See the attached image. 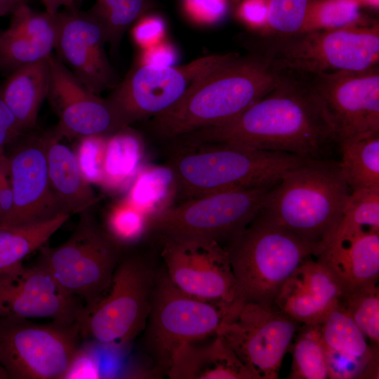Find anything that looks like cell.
<instances>
[{"label":"cell","mask_w":379,"mask_h":379,"mask_svg":"<svg viewBox=\"0 0 379 379\" xmlns=\"http://www.w3.org/2000/svg\"><path fill=\"white\" fill-rule=\"evenodd\" d=\"M175 141L223 142L306 159H326L328 149L338 147L334 128L311 84L288 71L272 91L235 117Z\"/></svg>","instance_id":"1"},{"label":"cell","mask_w":379,"mask_h":379,"mask_svg":"<svg viewBox=\"0 0 379 379\" xmlns=\"http://www.w3.org/2000/svg\"><path fill=\"white\" fill-rule=\"evenodd\" d=\"M283 71L256 50L231 55L198 79L184 96L147 119L149 132L168 143L194 131L228 121L263 98Z\"/></svg>","instance_id":"2"},{"label":"cell","mask_w":379,"mask_h":379,"mask_svg":"<svg viewBox=\"0 0 379 379\" xmlns=\"http://www.w3.org/2000/svg\"><path fill=\"white\" fill-rule=\"evenodd\" d=\"M169 145L166 167L179 202L208 194L276 185L309 159L223 142Z\"/></svg>","instance_id":"3"},{"label":"cell","mask_w":379,"mask_h":379,"mask_svg":"<svg viewBox=\"0 0 379 379\" xmlns=\"http://www.w3.org/2000/svg\"><path fill=\"white\" fill-rule=\"evenodd\" d=\"M350 192L338 161L309 159L283 175L261 211L312 246L317 256L337 227Z\"/></svg>","instance_id":"4"},{"label":"cell","mask_w":379,"mask_h":379,"mask_svg":"<svg viewBox=\"0 0 379 379\" xmlns=\"http://www.w3.org/2000/svg\"><path fill=\"white\" fill-rule=\"evenodd\" d=\"M236 282L234 302L274 306L286 279L316 249L269 218L261 209L229 244Z\"/></svg>","instance_id":"5"},{"label":"cell","mask_w":379,"mask_h":379,"mask_svg":"<svg viewBox=\"0 0 379 379\" xmlns=\"http://www.w3.org/2000/svg\"><path fill=\"white\" fill-rule=\"evenodd\" d=\"M255 50L280 71L314 75L378 66L379 26L368 23L287 36H266Z\"/></svg>","instance_id":"6"},{"label":"cell","mask_w":379,"mask_h":379,"mask_svg":"<svg viewBox=\"0 0 379 379\" xmlns=\"http://www.w3.org/2000/svg\"><path fill=\"white\" fill-rule=\"evenodd\" d=\"M124 246L101 227L89 211L61 244L39 249L36 264L88 310L107 291Z\"/></svg>","instance_id":"7"},{"label":"cell","mask_w":379,"mask_h":379,"mask_svg":"<svg viewBox=\"0 0 379 379\" xmlns=\"http://www.w3.org/2000/svg\"><path fill=\"white\" fill-rule=\"evenodd\" d=\"M157 276L142 255L124 251L106 293L79 316L81 338L114 348L128 345L145 328Z\"/></svg>","instance_id":"8"},{"label":"cell","mask_w":379,"mask_h":379,"mask_svg":"<svg viewBox=\"0 0 379 379\" xmlns=\"http://www.w3.org/2000/svg\"><path fill=\"white\" fill-rule=\"evenodd\" d=\"M241 307L236 303L200 300L178 289L165 272L157 274L145 343L156 370L167 374L175 352L185 343L215 335Z\"/></svg>","instance_id":"9"},{"label":"cell","mask_w":379,"mask_h":379,"mask_svg":"<svg viewBox=\"0 0 379 379\" xmlns=\"http://www.w3.org/2000/svg\"><path fill=\"white\" fill-rule=\"evenodd\" d=\"M274 185L215 193L167 206L150 218L148 233L227 248L262 208Z\"/></svg>","instance_id":"10"},{"label":"cell","mask_w":379,"mask_h":379,"mask_svg":"<svg viewBox=\"0 0 379 379\" xmlns=\"http://www.w3.org/2000/svg\"><path fill=\"white\" fill-rule=\"evenodd\" d=\"M78 322L0 318V364L11 379H63L79 348Z\"/></svg>","instance_id":"11"},{"label":"cell","mask_w":379,"mask_h":379,"mask_svg":"<svg viewBox=\"0 0 379 379\" xmlns=\"http://www.w3.org/2000/svg\"><path fill=\"white\" fill-rule=\"evenodd\" d=\"M300 324L274 306L248 302L220 326L216 335L223 338L255 379H277Z\"/></svg>","instance_id":"12"},{"label":"cell","mask_w":379,"mask_h":379,"mask_svg":"<svg viewBox=\"0 0 379 379\" xmlns=\"http://www.w3.org/2000/svg\"><path fill=\"white\" fill-rule=\"evenodd\" d=\"M230 54L208 55L179 67L140 64L117 84L108 98L128 126L149 119L179 101L198 79Z\"/></svg>","instance_id":"13"},{"label":"cell","mask_w":379,"mask_h":379,"mask_svg":"<svg viewBox=\"0 0 379 379\" xmlns=\"http://www.w3.org/2000/svg\"><path fill=\"white\" fill-rule=\"evenodd\" d=\"M156 239L164 272L178 289L206 302H234L236 282L226 247L214 241Z\"/></svg>","instance_id":"14"},{"label":"cell","mask_w":379,"mask_h":379,"mask_svg":"<svg viewBox=\"0 0 379 379\" xmlns=\"http://www.w3.org/2000/svg\"><path fill=\"white\" fill-rule=\"evenodd\" d=\"M310 76L337 141L379 134L378 66Z\"/></svg>","instance_id":"15"},{"label":"cell","mask_w":379,"mask_h":379,"mask_svg":"<svg viewBox=\"0 0 379 379\" xmlns=\"http://www.w3.org/2000/svg\"><path fill=\"white\" fill-rule=\"evenodd\" d=\"M47 95L58 121L53 130L60 138L109 137L128 127L119 111L84 86L55 54L48 57Z\"/></svg>","instance_id":"16"},{"label":"cell","mask_w":379,"mask_h":379,"mask_svg":"<svg viewBox=\"0 0 379 379\" xmlns=\"http://www.w3.org/2000/svg\"><path fill=\"white\" fill-rule=\"evenodd\" d=\"M83 307L36 263L22 262L0 273V318H44L71 325Z\"/></svg>","instance_id":"17"},{"label":"cell","mask_w":379,"mask_h":379,"mask_svg":"<svg viewBox=\"0 0 379 379\" xmlns=\"http://www.w3.org/2000/svg\"><path fill=\"white\" fill-rule=\"evenodd\" d=\"M55 55L89 91L99 95L115 86V75L108 60L104 28L88 12L75 8L56 14Z\"/></svg>","instance_id":"18"},{"label":"cell","mask_w":379,"mask_h":379,"mask_svg":"<svg viewBox=\"0 0 379 379\" xmlns=\"http://www.w3.org/2000/svg\"><path fill=\"white\" fill-rule=\"evenodd\" d=\"M22 139L8 156L14 206L1 226L37 223L62 213L50 185L44 135Z\"/></svg>","instance_id":"19"},{"label":"cell","mask_w":379,"mask_h":379,"mask_svg":"<svg viewBox=\"0 0 379 379\" xmlns=\"http://www.w3.org/2000/svg\"><path fill=\"white\" fill-rule=\"evenodd\" d=\"M344 288L316 257L305 260L284 283L274 306L304 324H321L338 305Z\"/></svg>","instance_id":"20"},{"label":"cell","mask_w":379,"mask_h":379,"mask_svg":"<svg viewBox=\"0 0 379 379\" xmlns=\"http://www.w3.org/2000/svg\"><path fill=\"white\" fill-rule=\"evenodd\" d=\"M344 288L378 282L379 232L332 235L316 257Z\"/></svg>","instance_id":"21"},{"label":"cell","mask_w":379,"mask_h":379,"mask_svg":"<svg viewBox=\"0 0 379 379\" xmlns=\"http://www.w3.org/2000/svg\"><path fill=\"white\" fill-rule=\"evenodd\" d=\"M51 190L62 213L89 211L100 200L84 178L75 153L52 131L43 134Z\"/></svg>","instance_id":"22"},{"label":"cell","mask_w":379,"mask_h":379,"mask_svg":"<svg viewBox=\"0 0 379 379\" xmlns=\"http://www.w3.org/2000/svg\"><path fill=\"white\" fill-rule=\"evenodd\" d=\"M215 335L206 345H181L166 375L171 379H255L223 338Z\"/></svg>","instance_id":"23"},{"label":"cell","mask_w":379,"mask_h":379,"mask_svg":"<svg viewBox=\"0 0 379 379\" xmlns=\"http://www.w3.org/2000/svg\"><path fill=\"white\" fill-rule=\"evenodd\" d=\"M50 82L48 58L19 67L11 72L1 86L5 102L23 132L34 128Z\"/></svg>","instance_id":"24"},{"label":"cell","mask_w":379,"mask_h":379,"mask_svg":"<svg viewBox=\"0 0 379 379\" xmlns=\"http://www.w3.org/2000/svg\"><path fill=\"white\" fill-rule=\"evenodd\" d=\"M69 218L62 213L37 223L0 226V273L23 262L27 256L46 245Z\"/></svg>","instance_id":"25"},{"label":"cell","mask_w":379,"mask_h":379,"mask_svg":"<svg viewBox=\"0 0 379 379\" xmlns=\"http://www.w3.org/2000/svg\"><path fill=\"white\" fill-rule=\"evenodd\" d=\"M341 172L351 191L379 188V134L338 142Z\"/></svg>","instance_id":"26"},{"label":"cell","mask_w":379,"mask_h":379,"mask_svg":"<svg viewBox=\"0 0 379 379\" xmlns=\"http://www.w3.org/2000/svg\"><path fill=\"white\" fill-rule=\"evenodd\" d=\"M325 347L343 355L367 361L379 359V350L372 348L362 331L339 305L321 324Z\"/></svg>","instance_id":"27"},{"label":"cell","mask_w":379,"mask_h":379,"mask_svg":"<svg viewBox=\"0 0 379 379\" xmlns=\"http://www.w3.org/2000/svg\"><path fill=\"white\" fill-rule=\"evenodd\" d=\"M299 326L293 345L291 379H327L321 324Z\"/></svg>","instance_id":"28"},{"label":"cell","mask_w":379,"mask_h":379,"mask_svg":"<svg viewBox=\"0 0 379 379\" xmlns=\"http://www.w3.org/2000/svg\"><path fill=\"white\" fill-rule=\"evenodd\" d=\"M338 305L352 319L371 347L379 350L378 282L344 290Z\"/></svg>","instance_id":"29"},{"label":"cell","mask_w":379,"mask_h":379,"mask_svg":"<svg viewBox=\"0 0 379 379\" xmlns=\"http://www.w3.org/2000/svg\"><path fill=\"white\" fill-rule=\"evenodd\" d=\"M126 128L107 140L102 185L121 186L130 179L138 160L139 144L137 138Z\"/></svg>","instance_id":"30"},{"label":"cell","mask_w":379,"mask_h":379,"mask_svg":"<svg viewBox=\"0 0 379 379\" xmlns=\"http://www.w3.org/2000/svg\"><path fill=\"white\" fill-rule=\"evenodd\" d=\"M359 0H316L310 6L299 33L366 25Z\"/></svg>","instance_id":"31"},{"label":"cell","mask_w":379,"mask_h":379,"mask_svg":"<svg viewBox=\"0 0 379 379\" xmlns=\"http://www.w3.org/2000/svg\"><path fill=\"white\" fill-rule=\"evenodd\" d=\"M357 232H379V188L351 191L333 234Z\"/></svg>","instance_id":"32"},{"label":"cell","mask_w":379,"mask_h":379,"mask_svg":"<svg viewBox=\"0 0 379 379\" xmlns=\"http://www.w3.org/2000/svg\"><path fill=\"white\" fill-rule=\"evenodd\" d=\"M12 13L7 30L21 34L51 52L55 50L58 34L56 14L36 12L23 2Z\"/></svg>","instance_id":"33"},{"label":"cell","mask_w":379,"mask_h":379,"mask_svg":"<svg viewBox=\"0 0 379 379\" xmlns=\"http://www.w3.org/2000/svg\"><path fill=\"white\" fill-rule=\"evenodd\" d=\"M149 218L124 200L110 210L105 229L124 247L138 242L148 233Z\"/></svg>","instance_id":"34"},{"label":"cell","mask_w":379,"mask_h":379,"mask_svg":"<svg viewBox=\"0 0 379 379\" xmlns=\"http://www.w3.org/2000/svg\"><path fill=\"white\" fill-rule=\"evenodd\" d=\"M53 52L28 38L8 30L0 35V70L12 71L47 59Z\"/></svg>","instance_id":"35"},{"label":"cell","mask_w":379,"mask_h":379,"mask_svg":"<svg viewBox=\"0 0 379 379\" xmlns=\"http://www.w3.org/2000/svg\"><path fill=\"white\" fill-rule=\"evenodd\" d=\"M315 1L270 0L266 36L281 37L298 34Z\"/></svg>","instance_id":"36"},{"label":"cell","mask_w":379,"mask_h":379,"mask_svg":"<svg viewBox=\"0 0 379 379\" xmlns=\"http://www.w3.org/2000/svg\"><path fill=\"white\" fill-rule=\"evenodd\" d=\"M147 5V0H120L99 20L104 28L107 43L113 49L118 47L124 32L139 19Z\"/></svg>","instance_id":"37"},{"label":"cell","mask_w":379,"mask_h":379,"mask_svg":"<svg viewBox=\"0 0 379 379\" xmlns=\"http://www.w3.org/2000/svg\"><path fill=\"white\" fill-rule=\"evenodd\" d=\"M107 138H83L80 139L77 151L74 152L79 168L84 178L91 185L102 184Z\"/></svg>","instance_id":"38"},{"label":"cell","mask_w":379,"mask_h":379,"mask_svg":"<svg viewBox=\"0 0 379 379\" xmlns=\"http://www.w3.org/2000/svg\"><path fill=\"white\" fill-rule=\"evenodd\" d=\"M103 374L100 361L88 346H79L63 379L100 378Z\"/></svg>","instance_id":"39"},{"label":"cell","mask_w":379,"mask_h":379,"mask_svg":"<svg viewBox=\"0 0 379 379\" xmlns=\"http://www.w3.org/2000/svg\"><path fill=\"white\" fill-rule=\"evenodd\" d=\"M185 4L195 20L205 23L218 21L227 11L226 0H185Z\"/></svg>","instance_id":"40"},{"label":"cell","mask_w":379,"mask_h":379,"mask_svg":"<svg viewBox=\"0 0 379 379\" xmlns=\"http://www.w3.org/2000/svg\"><path fill=\"white\" fill-rule=\"evenodd\" d=\"M23 133L4 100L0 84V156L6 154V146L16 140Z\"/></svg>","instance_id":"41"},{"label":"cell","mask_w":379,"mask_h":379,"mask_svg":"<svg viewBox=\"0 0 379 379\" xmlns=\"http://www.w3.org/2000/svg\"><path fill=\"white\" fill-rule=\"evenodd\" d=\"M164 33L163 21L155 17L142 19L133 29L135 41L145 48L160 43Z\"/></svg>","instance_id":"42"},{"label":"cell","mask_w":379,"mask_h":379,"mask_svg":"<svg viewBox=\"0 0 379 379\" xmlns=\"http://www.w3.org/2000/svg\"><path fill=\"white\" fill-rule=\"evenodd\" d=\"M239 14L246 24L255 28H265L268 18V2L265 0H245Z\"/></svg>","instance_id":"43"},{"label":"cell","mask_w":379,"mask_h":379,"mask_svg":"<svg viewBox=\"0 0 379 379\" xmlns=\"http://www.w3.org/2000/svg\"><path fill=\"white\" fill-rule=\"evenodd\" d=\"M176 60V53L171 46L159 43L146 48L141 60L142 65L172 66Z\"/></svg>","instance_id":"44"},{"label":"cell","mask_w":379,"mask_h":379,"mask_svg":"<svg viewBox=\"0 0 379 379\" xmlns=\"http://www.w3.org/2000/svg\"><path fill=\"white\" fill-rule=\"evenodd\" d=\"M14 206V195L9 179V173L0 178V226L11 215Z\"/></svg>","instance_id":"45"},{"label":"cell","mask_w":379,"mask_h":379,"mask_svg":"<svg viewBox=\"0 0 379 379\" xmlns=\"http://www.w3.org/2000/svg\"><path fill=\"white\" fill-rule=\"evenodd\" d=\"M44 4L46 12L51 15H55L59 12L62 7L67 9L74 8L75 4L78 0H41Z\"/></svg>","instance_id":"46"},{"label":"cell","mask_w":379,"mask_h":379,"mask_svg":"<svg viewBox=\"0 0 379 379\" xmlns=\"http://www.w3.org/2000/svg\"><path fill=\"white\" fill-rule=\"evenodd\" d=\"M22 0H0V17L12 13Z\"/></svg>","instance_id":"47"},{"label":"cell","mask_w":379,"mask_h":379,"mask_svg":"<svg viewBox=\"0 0 379 379\" xmlns=\"http://www.w3.org/2000/svg\"><path fill=\"white\" fill-rule=\"evenodd\" d=\"M6 173H9L8 158L4 154L0 156V178L3 175Z\"/></svg>","instance_id":"48"},{"label":"cell","mask_w":379,"mask_h":379,"mask_svg":"<svg viewBox=\"0 0 379 379\" xmlns=\"http://www.w3.org/2000/svg\"><path fill=\"white\" fill-rule=\"evenodd\" d=\"M360 3H364L367 5L378 7V0H359Z\"/></svg>","instance_id":"49"},{"label":"cell","mask_w":379,"mask_h":379,"mask_svg":"<svg viewBox=\"0 0 379 379\" xmlns=\"http://www.w3.org/2000/svg\"><path fill=\"white\" fill-rule=\"evenodd\" d=\"M8 376L5 371V369L0 364V379H8Z\"/></svg>","instance_id":"50"},{"label":"cell","mask_w":379,"mask_h":379,"mask_svg":"<svg viewBox=\"0 0 379 379\" xmlns=\"http://www.w3.org/2000/svg\"><path fill=\"white\" fill-rule=\"evenodd\" d=\"M1 32H0V35H1Z\"/></svg>","instance_id":"51"}]
</instances>
